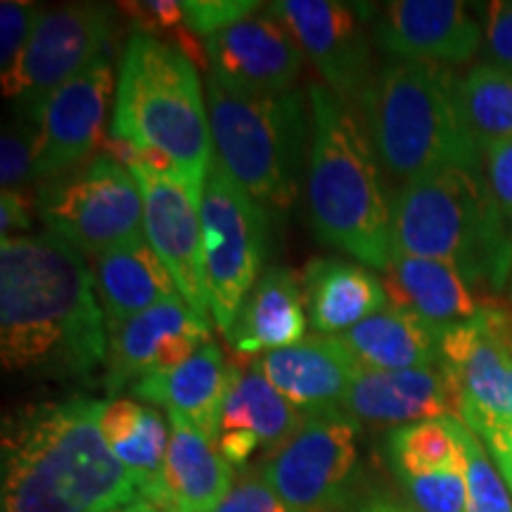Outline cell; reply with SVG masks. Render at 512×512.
<instances>
[{"instance_id":"20","label":"cell","mask_w":512,"mask_h":512,"mask_svg":"<svg viewBox=\"0 0 512 512\" xmlns=\"http://www.w3.org/2000/svg\"><path fill=\"white\" fill-rule=\"evenodd\" d=\"M171 441L159 484L145 498L164 512H216L233 489V465L188 420L166 413Z\"/></svg>"},{"instance_id":"10","label":"cell","mask_w":512,"mask_h":512,"mask_svg":"<svg viewBox=\"0 0 512 512\" xmlns=\"http://www.w3.org/2000/svg\"><path fill=\"white\" fill-rule=\"evenodd\" d=\"M361 422L342 408L306 413L297 432L275 448L261 479L299 512L347 508L358 475Z\"/></svg>"},{"instance_id":"27","label":"cell","mask_w":512,"mask_h":512,"mask_svg":"<svg viewBox=\"0 0 512 512\" xmlns=\"http://www.w3.org/2000/svg\"><path fill=\"white\" fill-rule=\"evenodd\" d=\"M339 337L361 368L415 370L439 366L441 328L399 306H384Z\"/></svg>"},{"instance_id":"21","label":"cell","mask_w":512,"mask_h":512,"mask_svg":"<svg viewBox=\"0 0 512 512\" xmlns=\"http://www.w3.org/2000/svg\"><path fill=\"white\" fill-rule=\"evenodd\" d=\"M230 382L233 363H226L223 351L209 342L176 370L140 377L131 392L136 399L164 406L166 413L181 415L216 444Z\"/></svg>"},{"instance_id":"14","label":"cell","mask_w":512,"mask_h":512,"mask_svg":"<svg viewBox=\"0 0 512 512\" xmlns=\"http://www.w3.org/2000/svg\"><path fill=\"white\" fill-rule=\"evenodd\" d=\"M143 195V233L169 268L181 297L207 318L209 287L204 271L202 197L178 176L157 174L145 166L128 169Z\"/></svg>"},{"instance_id":"15","label":"cell","mask_w":512,"mask_h":512,"mask_svg":"<svg viewBox=\"0 0 512 512\" xmlns=\"http://www.w3.org/2000/svg\"><path fill=\"white\" fill-rule=\"evenodd\" d=\"M358 5L337 0H280L268 12L285 24L325 86L342 100L363 93L370 81V34Z\"/></svg>"},{"instance_id":"33","label":"cell","mask_w":512,"mask_h":512,"mask_svg":"<svg viewBox=\"0 0 512 512\" xmlns=\"http://www.w3.org/2000/svg\"><path fill=\"white\" fill-rule=\"evenodd\" d=\"M418 512H467L465 463L430 475L396 477Z\"/></svg>"},{"instance_id":"8","label":"cell","mask_w":512,"mask_h":512,"mask_svg":"<svg viewBox=\"0 0 512 512\" xmlns=\"http://www.w3.org/2000/svg\"><path fill=\"white\" fill-rule=\"evenodd\" d=\"M38 216L50 235L81 254H102L140 238L143 195L126 166L98 155L41 185Z\"/></svg>"},{"instance_id":"36","label":"cell","mask_w":512,"mask_h":512,"mask_svg":"<svg viewBox=\"0 0 512 512\" xmlns=\"http://www.w3.org/2000/svg\"><path fill=\"white\" fill-rule=\"evenodd\" d=\"M482 159L491 200H494L512 240V140L486 147Z\"/></svg>"},{"instance_id":"23","label":"cell","mask_w":512,"mask_h":512,"mask_svg":"<svg viewBox=\"0 0 512 512\" xmlns=\"http://www.w3.org/2000/svg\"><path fill=\"white\" fill-rule=\"evenodd\" d=\"M304 335L306 309L297 278L290 268L271 266L249 290L233 328L223 337L235 356L259 358L299 344Z\"/></svg>"},{"instance_id":"5","label":"cell","mask_w":512,"mask_h":512,"mask_svg":"<svg viewBox=\"0 0 512 512\" xmlns=\"http://www.w3.org/2000/svg\"><path fill=\"white\" fill-rule=\"evenodd\" d=\"M110 136L164 152L202 197L214 164V140L200 76L183 48L140 31L128 38Z\"/></svg>"},{"instance_id":"4","label":"cell","mask_w":512,"mask_h":512,"mask_svg":"<svg viewBox=\"0 0 512 512\" xmlns=\"http://www.w3.org/2000/svg\"><path fill=\"white\" fill-rule=\"evenodd\" d=\"M358 110L377 162L403 183L444 169H484L448 67L387 62L358 95Z\"/></svg>"},{"instance_id":"28","label":"cell","mask_w":512,"mask_h":512,"mask_svg":"<svg viewBox=\"0 0 512 512\" xmlns=\"http://www.w3.org/2000/svg\"><path fill=\"white\" fill-rule=\"evenodd\" d=\"M100 427L114 456L136 479L140 501H145L162 477L171 425L157 408L131 399H117L105 403Z\"/></svg>"},{"instance_id":"47","label":"cell","mask_w":512,"mask_h":512,"mask_svg":"<svg viewBox=\"0 0 512 512\" xmlns=\"http://www.w3.org/2000/svg\"><path fill=\"white\" fill-rule=\"evenodd\" d=\"M117 512H121V510H117Z\"/></svg>"},{"instance_id":"12","label":"cell","mask_w":512,"mask_h":512,"mask_svg":"<svg viewBox=\"0 0 512 512\" xmlns=\"http://www.w3.org/2000/svg\"><path fill=\"white\" fill-rule=\"evenodd\" d=\"M112 36L107 5L79 3L41 12L22 60L3 76V93L19 98L27 119L57 88L105 55Z\"/></svg>"},{"instance_id":"7","label":"cell","mask_w":512,"mask_h":512,"mask_svg":"<svg viewBox=\"0 0 512 512\" xmlns=\"http://www.w3.org/2000/svg\"><path fill=\"white\" fill-rule=\"evenodd\" d=\"M207 110L221 169L261 207H290L304 166L302 95H249L209 76Z\"/></svg>"},{"instance_id":"26","label":"cell","mask_w":512,"mask_h":512,"mask_svg":"<svg viewBox=\"0 0 512 512\" xmlns=\"http://www.w3.org/2000/svg\"><path fill=\"white\" fill-rule=\"evenodd\" d=\"M93 278L107 323L128 320L181 297L169 268L145 238L95 256Z\"/></svg>"},{"instance_id":"22","label":"cell","mask_w":512,"mask_h":512,"mask_svg":"<svg viewBox=\"0 0 512 512\" xmlns=\"http://www.w3.org/2000/svg\"><path fill=\"white\" fill-rule=\"evenodd\" d=\"M389 304L420 316L437 328L463 323L482 311L470 280L453 264L392 252L382 268Z\"/></svg>"},{"instance_id":"1","label":"cell","mask_w":512,"mask_h":512,"mask_svg":"<svg viewBox=\"0 0 512 512\" xmlns=\"http://www.w3.org/2000/svg\"><path fill=\"white\" fill-rule=\"evenodd\" d=\"M110 325L81 252L55 235L0 240V358L10 373L83 377L107 363Z\"/></svg>"},{"instance_id":"45","label":"cell","mask_w":512,"mask_h":512,"mask_svg":"<svg viewBox=\"0 0 512 512\" xmlns=\"http://www.w3.org/2000/svg\"><path fill=\"white\" fill-rule=\"evenodd\" d=\"M510 297H512V280H510Z\"/></svg>"},{"instance_id":"3","label":"cell","mask_w":512,"mask_h":512,"mask_svg":"<svg viewBox=\"0 0 512 512\" xmlns=\"http://www.w3.org/2000/svg\"><path fill=\"white\" fill-rule=\"evenodd\" d=\"M309 209L318 240L382 271L392 259V200L366 128L347 100L311 86Z\"/></svg>"},{"instance_id":"41","label":"cell","mask_w":512,"mask_h":512,"mask_svg":"<svg viewBox=\"0 0 512 512\" xmlns=\"http://www.w3.org/2000/svg\"><path fill=\"white\" fill-rule=\"evenodd\" d=\"M31 226L29 202L19 190H3V202H0V233L3 240L15 238L17 230H27Z\"/></svg>"},{"instance_id":"43","label":"cell","mask_w":512,"mask_h":512,"mask_svg":"<svg viewBox=\"0 0 512 512\" xmlns=\"http://www.w3.org/2000/svg\"><path fill=\"white\" fill-rule=\"evenodd\" d=\"M347 512H418L413 505L399 501L389 494H370L361 503L351 505Z\"/></svg>"},{"instance_id":"42","label":"cell","mask_w":512,"mask_h":512,"mask_svg":"<svg viewBox=\"0 0 512 512\" xmlns=\"http://www.w3.org/2000/svg\"><path fill=\"white\" fill-rule=\"evenodd\" d=\"M479 439H482V444H486V451H489L491 460L496 463L498 472L503 475L505 484H508L512 494V425L486 432Z\"/></svg>"},{"instance_id":"31","label":"cell","mask_w":512,"mask_h":512,"mask_svg":"<svg viewBox=\"0 0 512 512\" xmlns=\"http://www.w3.org/2000/svg\"><path fill=\"white\" fill-rule=\"evenodd\" d=\"M387 460L394 477L430 475L465 463L458 418L446 415L396 427L387 434Z\"/></svg>"},{"instance_id":"29","label":"cell","mask_w":512,"mask_h":512,"mask_svg":"<svg viewBox=\"0 0 512 512\" xmlns=\"http://www.w3.org/2000/svg\"><path fill=\"white\" fill-rule=\"evenodd\" d=\"M306 413L292 406L254 363L247 370L233 366V382L223 406L219 434H252L261 446L280 448L302 427Z\"/></svg>"},{"instance_id":"25","label":"cell","mask_w":512,"mask_h":512,"mask_svg":"<svg viewBox=\"0 0 512 512\" xmlns=\"http://www.w3.org/2000/svg\"><path fill=\"white\" fill-rule=\"evenodd\" d=\"M380 275L342 259H313L304 271V304L320 335L339 337L389 306Z\"/></svg>"},{"instance_id":"30","label":"cell","mask_w":512,"mask_h":512,"mask_svg":"<svg viewBox=\"0 0 512 512\" xmlns=\"http://www.w3.org/2000/svg\"><path fill=\"white\" fill-rule=\"evenodd\" d=\"M460 112L479 150L512 140V72L479 62L458 79Z\"/></svg>"},{"instance_id":"37","label":"cell","mask_w":512,"mask_h":512,"mask_svg":"<svg viewBox=\"0 0 512 512\" xmlns=\"http://www.w3.org/2000/svg\"><path fill=\"white\" fill-rule=\"evenodd\" d=\"M34 178V136L19 128H5L0 140V181L3 190H17Z\"/></svg>"},{"instance_id":"40","label":"cell","mask_w":512,"mask_h":512,"mask_svg":"<svg viewBox=\"0 0 512 512\" xmlns=\"http://www.w3.org/2000/svg\"><path fill=\"white\" fill-rule=\"evenodd\" d=\"M121 10L133 19L140 34L152 36V31H171L185 24L183 3L178 0H138V3H124Z\"/></svg>"},{"instance_id":"32","label":"cell","mask_w":512,"mask_h":512,"mask_svg":"<svg viewBox=\"0 0 512 512\" xmlns=\"http://www.w3.org/2000/svg\"><path fill=\"white\" fill-rule=\"evenodd\" d=\"M460 441L465 448L467 512H512V494L482 439L458 418Z\"/></svg>"},{"instance_id":"46","label":"cell","mask_w":512,"mask_h":512,"mask_svg":"<svg viewBox=\"0 0 512 512\" xmlns=\"http://www.w3.org/2000/svg\"><path fill=\"white\" fill-rule=\"evenodd\" d=\"M510 347H512V342H510Z\"/></svg>"},{"instance_id":"44","label":"cell","mask_w":512,"mask_h":512,"mask_svg":"<svg viewBox=\"0 0 512 512\" xmlns=\"http://www.w3.org/2000/svg\"><path fill=\"white\" fill-rule=\"evenodd\" d=\"M121 512H164V510L157 508V505L147 503V501H136V503L128 505V508H124Z\"/></svg>"},{"instance_id":"38","label":"cell","mask_w":512,"mask_h":512,"mask_svg":"<svg viewBox=\"0 0 512 512\" xmlns=\"http://www.w3.org/2000/svg\"><path fill=\"white\" fill-rule=\"evenodd\" d=\"M482 29L489 62L512 72V0L482 5Z\"/></svg>"},{"instance_id":"9","label":"cell","mask_w":512,"mask_h":512,"mask_svg":"<svg viewBox=\"0 0 512 512\" xmlns=\"http://www.w3.org/2000/svg\"><path fill=\"white\" fill-rule=\"evenodd\" d=\"M202 238L209 306L219 332L228 335L242 302L261 278L268 214L216 162L202 192Z\"/></svg>"},{"instance_id":"17","label":"cell","mask_w":512,"mask_h":512,"mask_svg":"<svg viewBox=\"0 0 512 512\" xmlns=\"http://www.w3.org/2000/svg\"><path fill=\"white\" fill-rule=\"evenodd\" d=\"M373 38L394 60L451 67L484 48V29L460 0H392L373 24Z\"/></svg>"},{"instance_id":"6","label":"cell","mask_w":512,"mask_h":512,"mask_svg":"<svg viewBox=\"0 0 512 512\" xmlns=\"http://www.w3.org/2000/svg\"><path fill=\"white\" fill-rule=\"evenodd\" d=\"M392 252L453 264L470 285L512 280V240L484 169H444L403 183L392 197Z\"/></svg>"},{"instance_id":"35","label":"cell","mask_w":512,"mask_h":512,"mask_svg":"<svg viewBox=\"0 0 512 512\" xmlns=\"http://www.w3.org/2000/svg\"><path fill=\"white\" fill-rule=\"evenodd\" d=\"M259 10L254 0H183L185 27L197 36H214Z\"/></svg>"},{"instance_id":"39","label":"cell","mask_w":512,"mask_h":512,"mask_svg":"<svg viewBox=\"0 0 512 512\" xmlns=\"http://www.w3.org/2000/svg\"><path fill=\"white\" fill-rule=\"evenodd\" d=\"M216 512H299L287 505L261 477H245L233 484Z\"/></svg>"},{"instance_id":"19","label":"cell","mask_w":512,"mask_h":512,"mask_svg":"<svg viewBox=\"0 0 512 512\" xmlns=\"http://www.w3.org/2000/svg\"><path fill=\"white\" fill-rule=\"evenodd\" d=\"M342 411L358 422L396 430L413 422L456 415V401L439 366L415 370L361 368L344 396Z\"/></svg>"},{"instance_id":"18","label":"cell","mask_w":512,"mask_h":512,"mask_svg":"<svg viewBox=\"0 0 512 512\" xmlns=\"http://www.w3.org/2000/svg\"><path fill=\"white\" fill-rule=\"evenodd\" d=\"M254 368L304 413L342 408L361 366L342 337H306L292 347L259 356Z\"/></svg>"},{"instance_id":"34","label":"cell","mask_w":512,"mask_h":512,"mask_svg":"<svg viewBox=\"0 0 512 512\" xmlns=\"http://www.w3.org/2000/svg\"><path fill=\"white\" fill-rule=\"evenodd\" d=\"M38 15L41 12L36 10V5L24 0H3L0 5V74L3 76H8L22 60Z\"/></svg>"},{"instance_id":"11","label":"cell","mask_w":512,"mask_h":512,"mask_svg":"<svg viewBox=\"0 0 512 512\" xmlns=\"http://www.w3.org/2000/svg\"><path fill=\"white\" fill-rule=\"evenodd\" d=\"M512 316L484 304L475 318L441 328L439 368L456 415L477 437L512 425Z\"/></svg>"},{"instance_id":"13","label":"cell","mask_w":512,"mask_h":512,"mask_svg":"<svg viewBox=\"0 0 512 512\" xmlns=\"http://www.w3.org/2000/svg\"><path fill=\"white\" fill-rule=\"evenodd\" d=\"M114 95V69L102 55L38 107L34 126V178H55L93 159L105 143V121Z\"/></svg>"},{"instance_id":"24","label":"cell","mask_w":512,"mask_h":512,"mask_svg":"<svg viewBox=\"0 0 512 512\" xmlns=\"http://www.w3.org/2000/svg\"><path fill=\"white\" fill-rule=\"evenodd\" d=\"M110 325V347H107L105 387L117 394L126 382L155 373L166 344L176 335L195 330H209V318L192 311L183 297L171 299L138 316Z\"/></svg>"},{"instance_id":"2","label":"cell","mask_w":512,"mask_h":512,"mask_svg":"<svg viewBox=\"0 0 512 512\" xmlns=\"http://www.w3.org/2000/svg\"><path fill=\"white\" fill-rule=\"evenodd\" d=\"M105 403L76 396L5 422L3 512H117L140 501L136 479L102 437Z\"/></svg>"},{"instance_id":"16","label":"cell","mask_w":512,"mask_h":512,"mask_svg":"<svg viewBox=\"0 0 512 512\" xmlns=\"http://www.w3.org/2000/svg\"><path fill=\"white\" fill-rule=\"evenodd\" d=\"M209 76L233 91L273 95L294 91L304 53L287 27L271 12L240 19L207 38Z\"/></svg>"}]
</instances>
